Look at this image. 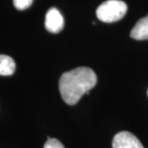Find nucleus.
<instances>
[{
  "label": "nucleus",
  "instance_id": "1",
  "mask_svg": "<svg viewBox=\"0 0 148 148\" xmlns=\"http://www.w3.org/2000/svg\"><path fill=\"white\" fill-rule=\"evenodd\" d=\"M97 84V75L89 67H80L61 75L58 87L62 99L68 105H75L83 94H89Z\"/></svg>",
  "mask_w": 148,
  "mask_h": 148
},
{
  "label": "nucleus",
  "instance_id": "2",
  "mask_svg": "<svg viewBox=\"0 0 148 148\" xmlns=\"http://www.w3.org/2000/svg\"><path fill=\"white\" fill-rule=\"evenodd\" d=\"M127 12V5L121 0H107L97 9V18L106 23L121 19Z\"/></svg>",
  "mask_w": 148,
  "mask_h": 148
},
{
  "label": "nucleus",
  "instance_id": "3",
  "mask_svg": "<svg viewBox=\"0 0 148 148\" xmlns=\"http://www.w3.org/2000/svg\"><path fill=\"white\" fill-rule=\"evenodd\" d=\"M113 148H144L140 140L130 132L122 131L113 138Z\"/></svg>",
  "mask_w": 148,
  "mask_h": 148
},
{
  "label": "nucleus",
  "instance_id": "4",
  "mask_svg": "<svg viewBox=\"0 0 148 148\" xmlns=\"http://www.w3.org/2000/svg\"><path fill=\"white\" fill-rule=\"evenodd\" d=\"M45 27L49 32L53 34L59 33L64 28V18L56 8H51L47 12Z\"/></svg>",
  "mask_w": 148,
  "mask_h": 148
},
{
  "label": "nucleus",
  "instance_id": "5",
  "mask_svg": "<svg viewBox=\"0 0 148 148\" xmlns=\"http://www.w3.org/2000/svg\"><path fill=\"white\" fill-rule=\"evenodd\" d=\"M130 36L137 40H148V15L138 21L132 29Z\"/></svg>",
  "mask_w": 148,
  "mask_h": 148
},
{
  "label": "nucleus",
  "instance_id": "6",
  "mask_svg": "<svg viewBox=\"0 0 148 148\" xmlns=\"http://www.w3.org/2000/svg\"><path fill=\"white\" fill-rule=\"evenodd\" d=\"M15 71L14 59L7 55H0V76H11Z\"/></svg>",
  "mask_w": 148,
  "mask_h": 148
},
{
  "label": "nucleus",
  "instance_id": "7",
  "mask_svg": "<svg viewBox=\"0 0 148 148\" xmlns=\"http://www.w3.org/2000/svg\"><path fill=\"white\" fill-rule=\"evenodd\" d=\"M14 7L17 10H25L29 8L33 3V0H12Z\"/></svg>",
  "mask_w": 148,
  "mask_h": 148
},
{
  "label": "nucleus",
  "instance_id": "8",
  "mask_svg": "<svg viewBox=\"0 0 148 148\" xmlns=\"http://www.w3.org/2000/svg\"><path fill=\"white\" fill-rule=\"evenodd\" d=\"M43 148H65V147L63 144L58 140H56V138H48V140H47L46 143L44 144Z\"/></svg>",
  "mask_w": 148,
  "mask_h": 148
},
{
  "label": "nucleus",
  "instance_id": "9",
  "mask_svg": "<svg viewBox=\"0 0 148 148\" xmlns=\"http://www.w3.org/2000/svg\"><path fill=\"white\" fill-rule=\"evenodd\" d=\"M147 96H148V90H147Z\"/></svg>",
  "mask_w": 148,
  "mask_h": 148
}]
</instances>
